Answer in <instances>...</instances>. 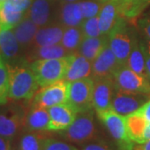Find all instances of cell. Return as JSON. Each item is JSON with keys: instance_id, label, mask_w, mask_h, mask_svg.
Masks as SVG:
<instances>
[{"instance_id": "24", "label": "cell", "mask_w": 150, "mask_h": 150, "mask_svg": "<svg viewBox=\"0 0 150 150\" xmlns=\"http://www.w3.org/2000/svg\"><path fill=\"white\" fill-rule=\"evenodd\" d=\"M71 54L72 52L67 50L61 43H57L54 45H50V46L33 48L28 57H29V59L33 62L38 59H59V58L68 56Z\"/></svg>"}, {"instance_id": "11", "label": "cell", "mask_w": 150, "mask_h": 150, "mask_svg": "<svg viewBox=\"0 0 150 150\" xmlns=\"http://www.w3.org/2000/svg\"><path fill=\"white\" fill-rule=\"evenodd\" d=\"M49 123L48 131H64L69 127L77 117V112L68 103L54 105L48 108Z\"/></svg>"}, {"instance_id": "30", "label": "cell", "mask_w": 150, "mask_h": 150, "mask_svg": "<svg viewBox=\"0 0 150 150\" xmlns=\"http://www.w3.org/2000/svg\"><path fill=\"white\" fill-rule=\"evenodd\" d=\"M9 74L8 68L0 56V105H4L8 99Z\"/></svg>"}, {"instance_id": "34", "label": "cell", "mask_w": 150, "mask_h": 150, "mask_svg": "<svg viewBox=\"0 0 150 150\" xmlns=\"http://www.w3.org/2000/svg\"><path fill=\"white\" fill-rule=\"evenodd\" d=\"M80 150H115L102 139L97 138L91 142L82 145Z\"/></svg>"}, {"instance_id": "8", "label": "cell", "mask_w": 150, "mask_h": 150, "mask_svg": "<svg viewBox=\"0 0 150 150\" xmlns=\"http://www.w3.org/2000/svg\"><path fill=\"white\" fill-rule=\"evenodd\" d=\"M108 45L118 63L121 65H127L132 48V39L127 33L122 18L108 34Z\"/></svg>"}, {"instance_id": "23", "label": "cell", "mask_w": 150, "mask_h": 150, "mask_svg": "<svg viewBox=\"0 0 150 150\" xmlns=\"http://www.w3.org/2000/svg\"><path fill=\"white\" fill-rule=\"evenodd\" d=\"M125 117L130 139L138 144H144V133L148 123L146 119L136 112Z\"/></svg>"}, {"instance_id": "26", "label": "cell", "mask_w": 150, "mask_h": 150, "mask_svg": "<svg viewBox=\"0 0 150 150\" xmlns=\"http://www.w3.org/2000/svg\"><path fill=\"white\" fill-rule=\"evenodd\" d=\"M83 38L80 27L65 28L60 43L69 52H76Z\"/></svg>"}, {"instance_id": "36", "label": "cell", "mask_w": 150, "mask_h": 150, "mask_svg": "<svg viewBox=\"0 0 150 150\" xmlns=\"http://www.w3.org/2000/svg\"><path fill=\"white\" fill-rule=\"evenodd\" d=\"M135 112L143 116L148 123H150V99H149L143 106H141Z\"/></svg>"}, {"instance_id": "5", "label": "cell", "mask_w": 150, "mask_h": 150, "mask_svg": "<svg viewBox=\"0 0 150 150\" xmlns=\"http://www.w3.org/2000/svg\"><path fill=\"white\" fill-rule=\"evenodd\" d=\"M69 83V99L67 103L73 107L77 113L93 109L94 81L91 77Z\"/></svg>"}, {"instance_id": "43", "label": "cell", "mask_w": 150, "mask_h": 150, "mask_svg": "<svg viewBox=\"0 0 150 150\" xmlns=\"http://www.w3.org/2000/svg\"><path fill=\"white\" fill-rule=\"evenodd\" d=\"M4 1H5V0H0V4L3 3V2H4Z\"/></svg>"}, {"instance_id": "10", "label": "cell", "mask_w": 150, "mask_h": 150, "mask_svg": "<svg viewBox=\"0 0 150 150\" xmlns=\"http://www.w3.org/2000/svg\"><path fill=\"white\" fill-rule=\"evenodd\" d=\"M93 108L97 112L112 109V99L115 91L112 77L93 79Z\"/></svg>"}, {"instance_id": "41", "label": "cell", "mask_w": 150, "mask_h": 150, "mask_svg": "<svg viewBox=\"0 0 150 150\" xmlns=\"http://www.w3.org/2000/svg\"><path fill=\"white\" fill-rule=\"evenodd\" d=\"M62 1L65 3H75V2H79L81 0H62Z\"/></svg>"}, {"instance_id": "40", "label": "cell", "mask_w": 150, "mask_h": 150, "mask_svg": "<svg viewBox=\"0 0 150 150\" xmlns=\"http://www.w3.org/2000/svg\"><path fill=\"white\" fill-rule=\"evenodd\" d=\"M150 139V123H147V126L144 129V140L146 142L147 140Z\"/></svg>"}, {"instance_id": "6", "label": "cell", "mask_w": 150, "mask_h": 150, "mask_svg": "<svg viewBox=\"0 0 150 150\" xmlns=\"http://www.w3.org/2000/svg\"><path fill=\"white\" fill-rule=\"evenodd\" d=\"M115 88L120 91L150 94V83L128 65H121L112 75Z\"/></svg>"}, {"instance_id": "33", "label": "cell", "mask_w": 150, "mask_h": 150, "mask_svg": "<svg viewBox=\"0 0 150 150\" xmlns=\"http://www.w3.org/2000/svg\"><path fill=\"white\" fill-rule=\"evenodd\" d=\"M43 150H79L75 146L67 142L51 138H46L43 143Z\"/></svg>"}, {"instance_id": "25", "label": "cell", "mask_w": 150, "mask_h": 150, "mask_svg": "<svg viewBox=\"0 0 150 150\" xmlns=\"http://www.w3.org/2000/svg\"><path fill=\"white\" fill-rule=\"evenodd\" d=\"M127 65L135 73L142 75L143 77L148 79L146 68H145L144 55L141 48V44L135 40L134 41L132 40V48H131Z\"/></svg>"}, {"instance_id": "21", "label": "cell", "mask_w": 150, "mask_h": 150, "mask_svg": "<svg viewBox=\"0 0 150 150\" xmlns=\"http://www.w3.org/2000/svg\"><path fill=\"white\" fill-rule=\"evenodd\" d=\"M26 15L38 28L48 25L51 18V5L49 0H34Z\"/></svg>"}, {"instance_id": "35", "label": "cell", "mask_w": 150, "mask_h": 150, "mask_svg": "<svg viewBox=\"0 0 150 150\" xmlns=\"http://www.w3.org/2000/svg\"><path fill=\"white\" fill-rule=\"evenodd\" d=\"M141 48L144 55L145 68L147 73V78L150 83V41L141 44Z\"/></svg>"}, {"instance_id": "29", "label": "cell", "mask_w": 150, "mask_h": 150, "mask_svg": "<svg viewBox=\"0 0 150 150\" xmlns=\"http://www.w3.org/2000/svg\"><path fill=\"white\" fill-rule=\"evenodd\" d=\"M119 6L121 16H136L150 2V0H116Z\"/></svg>"}, {"instance_id": "15", "label": "cell", "mask_w": 150, "mask_h": 150, "mask_svg": "<svg viewBox=\"0 0 150 150\" xmlns=\"http://www.w3.org/2000/svg\"><path fill=\"white\" fill-rule=\"evenodd\" d=\"M98 26L103 35H108L122 18L116 0H108L103 4L98 13Z\"/></svg>"}, {"instance_id": "2", "label": "cell", "mask_w": 150, "mask_h": 150, "mask_svg": "<svg viewBox=\"0 0 150 150\" xmlns=\"http://www.w3.org/2000/svg\"><path fill=\"white\" fill-rule=\"evenodd\" d=\"M73 54L59 59H38L33 61L30 64V68L35 74L39 86L45 87L63 80L69 66Z\"/></svg>"}, {"instance_id": "37", "label": "cell", "mask_w": 150, "mask_h": 150, "mask_svg": "<svg viewBox=\"0 0 150 150\" xmlns=\"http://www.w3.org/2000/svg\"><path fill=\"white\" fill-rule=\"evenodd\" d=\"M0 150H11V139L0 136Z\"/></svg>"}, {"instance_id": "12", "label": "cell", "mask_w": 150, "mask_h": 150, "mask_svg": "<svg viewBox=\"0 0 150 150\" xmlns=\"http://www.w3.org/2000/svg\"><path fill=\"white\" fill-rule=\"evenodd\" d=\"M121 66L108 44L100 54L92 62L93 79L112 77L115 71Z\"/></svg>"}, {"instance_id": "4", "label": "cell", "mask_w": 150, "mask_h": 150, "mask_svg": "<svg viewBox=\"0 0 150 150\" xmlns=\"http://www.w3.org/2000/svg\"><path fill=\"white\" fill-rule=\"evenodd\" d=\"M101 123L118 144L119 150H133V141L130 139L127 129L126 117L112 109L97 112Z\"/></svg>"}, {"instance_id": "39", "label": "cell", "mask_w": 150, "mask_h": 150, "mask_svg": "<svg viewBox=\"0 0 150 150\" xmlns=\"http://www.w3.org/2000/svg\"><path fill=\"white\" fill-rule=\"evenodd\" d=\"M143 27H144V32L146 33L147 36L150 39V18L144 21V23H143Z\"/></svg>"}, {"instance_id": "32", "label": "cell", "mask_w": 150, "mask_h": 150, "mask_svg": "<svg viewBox=\"0 0 150 150\" xmlns=\"http://www.w3.org/2000/svg\"><path fill=\"white\" fill-rule=\"evenodd\" d=\"M83 19L98 15L103 3L97 0H81L79 2Z\"/></svg>"}, {"instance_id": "42", "label": "cell", "mask_w": 150, "mask_h": 150, "mask_svg": "<svg viewBox=\"0 0 150 150\" xmlns=\"http://www.w3.org/2000/svg\"><path fill=\"white\" fill-rule=\"evenodd\" d=\"M97 1H98V2H100V3H105V2H107V1H108V0H97Z\"/></svg>"}, {"instance_id": "31", "label": "cell", "mask_w": 150, "mask_h": 150, "mask_svg": "<svg viewBox=\"0 0 150 150\" xmlns=\"http://www.w3.org/2000/svg\"><path fill=\"white\" fill-rule=\"evenodd\" d=\"M81 30L83 38L98 37L103 35L98 26V16L84 19L81 24Z\"/></svg>"}, {"instance_id": "19", "label": "cell", "mask_w": 150, "mask_h": 150, "mask_svg": "<svg viewBox=\"0 0 150 150\" xmlns=\"http://www.w3.org/2000/svg\"><path fill=\"white\" fill-rule=\"evenodd\" d=\"M108 44V35H101L93 38H83L76 52L93 62Z\"/></svg>"}, {"instance_id": "3", "label": "cell", "mask_w": 150, "mask_h": 150, "mask_svg": "<svg viewBox=\"0 0 150 150\" xmlns=\"http://www.w3.org/2000/svg\"><path fill=\"white\" fill-rule=\"evenodd\" d=\"M62 136L70 143L81 146L97 139L98 130L93 109L78 113L73 123L62 131Z\"/></svg>"}, {"instance_id": "22", "label": "cell", "mask_w": 150, "mask_h": 150, "mask_svg": "<svg viewBox=\"0 0 150 150\" xmlns=\"http://www.w3.org/2000/svg\"><path fill=\"white\" fill-rule=\"evenodd\" d=\"M38 27L26 15L13 28V32L22 48L32 45Z\"/></svg>"}, {"instance_id": "18", "label": "cell", "mask_w": 150, "mask_h": 150, "mask_svg": "<svg viewBox=\"0 0 150 150\" xmlns=\"http://www.w3.org/2000/svg\"><path fill=\"white\" fill-rule=\"evenodd\" d=\"M49 113L47 108L33 105L25 115L24 129L30 132L48 131Z\"/></svg>"}, {"instance_id": "20", "label": "cell", "mask_w": 150, "mask_h": 150, "mask_svg": "<svg viewBox=\"0 0 150 150\" xmlns=\"http://www.w3.org/2000/svg\"><path fill=\"white\" fill-rule=\"evenodd\" d=\"M79 2H63L59 12V23L64 28L80 27L83 21Z\"/></svg>"}, {"instance_id": "9", "label": "cell", "mask_w": 150, "mask_h": 150, "mask_svg": "<svg viewBox=\"0 0 150 150\" xmlns=\"http://www.w3.org/2000/svg\"><path fill=\"white\" fill-rule=\"evenodd\" d=\"M149 99L150 94L128 93L115 88L112 99V109L120 115L128 116L137 111Z\"/></svg>"}, {"instance_id": "27", "label": "cell", "mask_w": 150, "mask_h": 150, "mask_svg": "<svg viewBox=\"0 0 150 150\" xmlns=\"http://www.w3.org/2000/svg\"><path fill=\"white\" fill-rule=\"evenodd\" d=\"M25 16L26 13L15 12L4 3L0 4V28L13 29Z\"/></svg>"}, {"instance_id": "7", "label": "cell", "mask_w": 150, "mask_h": 150, "mask_svg": "<svg viewBox=\"0 0 150 150\" xmlns=\"http://www.w3.org/2000/svg\"><path fill=\"white\" fill-rule=\"evenodd\" d=\"M69 83L64 79L42 87L35 93L33 105L48 109L54 105L65 103L69 99Z\"/></svg>"}, {"instance_id": "1", "label": "cell", "mask_w": 150, "mask_h": 150, "mask_svg": "<svg viewBox=\"0 0 150 150\" xmlns=\"http://www.w3.org/2000/svg\"><path fill=\"white\" fill-rule=\"evenodd\" d=\"M8 68L9 74L8 98L31 99L38 90L39 84L30 66L19 64Z\"/></svg>"}, {"instance_id": "17", "label": "cell", "mask_w": 150, "mask_h": 150, "mask_svg": "<svg viewBox=\"0 0 150 150\" xmlns=\"http://www.w3.org/2000/svg\"><path fill=\"white\" fill-rule=\"evenodd\" d=\"M92 75V62L77 52H74L64 80L73 82Z\"/></svg>"}, {"instance_id": "28", "label": "cell", "mask_w": 150, "mask_h": 150, "mask_svg": "<svg viewBox=\"0 0 150 150\" xmlns=\"http://www.w3.org/2000/svg\"><path fill=\"white\" fill-rule=\"evenodd\" d=\"M45 139L39 132L27 131L20 138L18 150H43Z\"/></svg>"}, {"instance_id": "16", "label": "cell", "mask_w": 150, "mask_h": 150, "mask_svg": "<svg viewBox=\"0 0 150 150\" xmlns=\"http://www.w3.org/2000/svg\"><path fill=\"white\" fill-rule=\"evenodd\" d=\"M65 28L59 24H51L38 28L33 40L32 48L50 46L60 43Z\"/></svg>"}, {"instance_id": "38", "label": "cell", "mask_w": 150, "mask_h": 150, "mask_svg": "<svg viewBox=\"0 0 150 150\" xmlns=\"http://www.w3.org/2000/svg\"><path fill=\"white\" fill-rule=\"evenodd\" d=\"M134 150H150V139L147 140L144 144H139Z\"/></svg>"}, {"instance_id": "13", "label": "cell", "mask_w": 150, "mask_h": 150, "mask_svg": "<svg viewBox=\"0 0 150 150\" xmlns=\"http://www.w3.org/2000/svg\"><path fill=\"white\" fill-rule=\"evenodd\" d=\"M24 112L12 108L0 112V136L12 139L24 127Z\"/></svg>"}, {"instance_id": "14", "label": "cell", "mask_w": 150, "mask_h": 150, "mask_svg": "<svg viewBox=\"0 0 150 150\" xmlns=\"http://www.w3.org/2000/svg\"><path fill=\"white\" fill-rule=\"evenodd\" d=\"M21 48L13 29L0 28V56L6 64H12L19 61Z\"/></svg>"}]
</instances>
